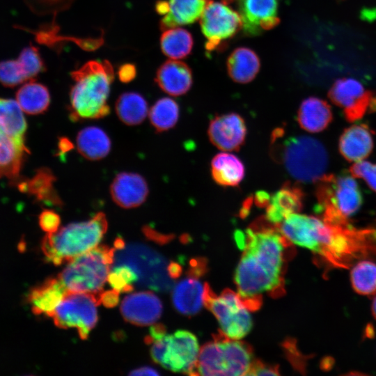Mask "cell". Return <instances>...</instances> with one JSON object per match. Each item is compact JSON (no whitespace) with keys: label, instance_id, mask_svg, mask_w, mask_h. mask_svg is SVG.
I'll return each mask as SVG.
<instances>
[{"label":"cell","instance_id":"6da1fadb","mask_svg":"<svg viewBox=\"0 0 376 376\" xmlns=\"http://www.w3.org/2000/svg\"><path fill=\"white\" fill-rule=\"evenodd\" d=\"M258 224L235 233L242 255L235 273L237 294L249 310L262 304L263 293L281 294L286 249L291 243L278 227Z\"/></svg>","mask_w":376,"mask_h":376},{"label":"cell","instance_id":"7a4b0ae2","mask_svg":"<svg viewBox=\"0 0 376 376\" xmlns=\"http://www.w3.org/2000/svg\"><path fill=\"white\" fill-rule=\"evenodd\" d=\"M277 227L291 244L311 250L331 267L347 268L354 258L366 253L361 230L348 224H333L296 212Z\"/></svg>","mask_w":376,"mask_h":376},{"label":"cell","instance_id":"3957f363","mask_svg":"<svg viewBox=\"0 0 376 376\" xmlns=\"http://www.w3.org/2000/svg\"><path fill=\"white\" fill-rule=\"evenodd\" d=\"M70 75L75 81L70 93V119H98L108 115L107 98L114 77L111 63L90 61Z\"/></svg>","mask_w":376,"mask_h":376},{"label":"cell","instance_id":"277c9868","mask_svg":"<svg viewBox=\"0 0 376 376\" xmlns=\"http://www.w3.org/2000/svg\"><path fill=\"white\" fill-rule=\"evenodd\" d=\"M105 214L98 212L86 221L72 223L42 239L41 249L48 262L55 265L68 263L98 246L107 232Z\"/></svg>","mask_w":376,"mask_h":376},{"label":"cell","instance_id":"5b68a950","mask_svg":"<svg viewBox=\"0 0 376 376\" xmlns=\"http://www.w3.org/2000/svg\"><path fill=\"white\" fill-rule=\"evenodd\" d=\"M253 361L249 345L220 332L200 349L192 375H247Z\"/></svg>","mask_w":376,"mask_h":376},{"label":"cell","instance_id":"8992f818","mask_svg":"<svg viewBox=\"0 0 376 376\" xmlns=\"http://www.w3.org/2000/svg\"><path fill=\"white\" fill-rule=\"evenodd\" d=\"M275 157L301 182H318L326 173L329 155L324 146L308 136H291L274 148Z\"/></svg>","mask_w":376,"mask_h":376},{"label":"cell","instance_id":"52a82bcc","mask_svg":"<svg viewBox=\"0 0 376 376\" xmlns=\"http://www.w3.org/2000/svg\"><path fill=\"white\" fill-rule=\"evenodd\" d=\"M315 195L322 219L338 225L348 224L363 203V195L354 178L348 174L324 175L318 182Z\"/></svg>","mask_w":376,"mask_h":376},{"label":"cell","instance_id":"ba28073f","mask_svg":"<svg viewBox=\"0 0 376 376\" xmlns=\"http://www.w3.org/2000/svg\"><path fill=\"white\" fill-rule=\"evenodd\" d=\"M115 248L100 245L68 263L58 279L68 292L99 295L113 263Z\"/></svg>","mask_w":376,"mask_h":376},{"label":"cell","instance_id":"9c48e42d","mask_svg":"<svg viewBox=\"0 0 376 376\" xmlns=\"http://www.w3.org/2000/svg\"><path fill=\"white\" fill-rule=\"evenodd\" d=\"M113 264L130 266L138 276L137 283L152 290L168 292L174 285L171 262L143 244H125L121 248H115Z\"/></svg>","mask_w":376,"mask_h":376},{"label":"cell","instance_id":"30bf717a","mask_svg":"<svg viewBox=\"0 0 376 376\" xmlns=\"http://www.w3.org/2000/svg\"><path fill=\"white\" fill-rule=\"evenodd\" d=\"M153 361L175 373L192 375L200 348L197 338L187 330L165 334L152 343Z\"/></svg>","mask_w":376,"mask_h":376},{"label":"cell","instance_id":"8fae6325","mask_svg":"<svg viewBox=\"0 0 376 376\" xmlns=\"http://www.w3.org/2000/svg\"><path fill=\"white\" fill-rule=\"evenodd\" d=\"M204 305L217 318L221 333L226 337L240 340L251 331L253 322L249 309L237 293L226 289L217 295L207 284Z\"/></svg>","mask_w":376,"mask_h":376},{"label":"cell","instance_id":"7c38bea8","mask_svg":"<svg viewBox=\"0 0 376 376\" xmlns=\"http://www.w3.org/2000/svg\"><path fill=\"white\" fill-rule=\"evenodd\" d=\"M230 1L232 0H210L199 19L207 52L224 48L226 43L242 30L240 15L237 10L230 6Z\"/></svg>","mask_w":376,"mask_h":376},{"label":"cell","instance_id":"4fadbf2b","mask_svg":"<svg viewBox=\"0 0 376 376\" xmlns=\"http://www.w3.org/2000/svg\"><path fill=\"white\" fill-rule=\"evenodd\" d=\"M99 295L68 292L54 310V324L62 329L76 328L79 337L85 340L97 322V306Z\"/></svg>","mask_w":376,"mask_h":376},{"label":"cell","instance_id":"5bb4252c","mask_svg":"<svg viewBox=\"0 0 376 376\" xmlns=\"http://www.w3.org/2000/svg\"><path fill=\"white\" fill-rule=\"evenodd\" d=\"M329 100L343 111L350 123L376 112V95L353 78L337 79L328 92Z\"/></svg>","mask_w":376,"mask_h":376},{"label":"cell","instance_id":"9a60e30c","mask_svg":"<svg viewBox=\"0 0 376 376\" xmlns=\"http://www.w3.org/2000/svg\"><path fill=\"white\" fill-rule=\"evenodd\" d=\"M242 20V30L246 36H258L280 22L279 0H236Z\"/></svg>","mask_w":376,"mask_h":376},{"label":"cell","instance_id":"2e32d148","mask_svg":"<svg viewBox=\"0 0 376 376\" xmlns=\"http://www.w3.org/2000/svg\"><path fill=\"white\" fill-rule=\"evenodd\" d=\"M246 136V123L237 113H230L217 116L210 123V141L223 151L237 150L244 143Z\"/></svg>","mask_w":376,"mask_h":376},{"label":"cell","instance_id":"e0dca14e","mask_svg":"<svg viewBox=\"0 0 376 376\" xmlns=\"http://www.w3.org/2000/svg\"><path fill=\"white\" fill-rule=\"evenodd\" d=\"M210 1L159 0L155 4V10L162 15L160 29L164 31L194 23L200 19Z\"/></svg>","mask_w":376,"mask_h":376},{"label":"cell","instance_id":"ac0fdd59","mask_svg":"<svg viewBox=\"0 0 376 376\" xmlns=\"http://www.w3.org/2000/svg\"><path fill=\"white\" fill-rule=\"evenodd\" d=\"M124 319L134 325L152 324L160 318L162 304L154 293L146 291L132 293L126 296L120 305Z\"/></svg>","mask_w":376,"mask_h":376},{"label":"cell","instance_id":"d6986e66","mask_svg":"<svg viewBox=\"0 0 376 376\" xmlns=\"http://www.w3.org/2000/svg\"><path fill=\"white\" fill-rule=\"evenodd\" d=\"M113 201L123 208H133L145 202L148 194L146 180L139 174L122 172L118 174L110 187Z\"/></svg>","mask_w":376,"mask_h":376},{"label":"cell","instance_id":"ffe728a7","mask_svg":"<svg viewBox=\"0 0 376 376\" xmlns=\"http://www.w3.org/2000/svg\"><path fill=\"white\" fill-rule=\"evenodd\" d=\"M373 131L365 123L352 125L345 129L338 140V150L350 162L368 157L374 148Z\"/></svg>","mask_w":376,"mask_h":376},{"label":"cell","instance_id":"44dd1931","mask_svg":"<svg viewBox=\"0 0 376 376\" xmlns=\"http://www.w3.org/2000/svg\"><path fill=\"white\" fill-rule=\"evenodd\" d=\"M198 276L199 274L190 272L189 276L178 282L173 290V304L181 314L195 315L205 304L207 283L201 282Z\"/></svg>","mask_w":376,"mask_h":376},{"label":"cell","instance_id":"7402d4cb","mask_svg":"<svg viewBox=\"0 0 376 376\" xmlns=\"http://www.w3.org/2000/svg\"><path fill=\"white\" fill-rule=\"evenodd\" d=\"M304 203V192L300 187L285 183L270 196L266 206L265 219L278 226L288 215L299 212Z\"/></svg>","mask_w":376,"mask_h":376},{"label":"cell","instance_id":"603a6c76","mask_svg":"<svg viewBox=\"0 0 376 376\" xmlns=\"http://www.w3.org/2000/svg\"><path fill=\"white\" fill-rule=\"evenodd\" d=\"M155 81L163 91L173 96H180L191 88L192 72L185 63L168 60L158 68Z\"/></svg>","mask_w":376,"mask_h":376},{"label":"cell","instance_id":"cb8c5ba5","mask_svg":"<svg viewBox=\"0 0 376 376\" xmlns=\"http://www.w3.org/2000/svg\"><path fill=\"white\" fill-rule=\"evenodd\" d=\"M68 291L57 278H48L31 289L27 299L36 315L52 317L54 310Z\"/></svg>","mask_w":376,"mask_h":376},{"label":"cell","instance_id":"d4e9b609","mask_svg":"<svg viewBox=\"0 0 376 376\" xmlns=\"http://www.w3.org/2000/svg\"><path fill=\"white\" fill-rule=\"evenodd\" d=\"M333 120L330 105L324 100L309 97L302 101L297 112L299 126L311 133L324 130Z\"/></svg>","mask_w":376,"mask_h":376},{"label":"cell","instance_id":"484cf974","mask_svg":"<svg viewBox=\"0 0 376 376\" xmlns=\"http://www.w3.org/2000/svg\"><path fill=\"white\" fill-rule=\"evenodd\" d=\"M226 67L232 80L240 84H247L258 73L260 61L253 50L241 47L235 49L229 55Z\"/></svg>","mask_w":376,"mask_h":376},{"label":"cell","instance_id":"4316f807","mask_svg":"<svg viewBox=\"0 0 376 376\" xmlns=\"http://www.w3.org/2000/svg\"><path fill=\"white\" fill-rule=\"evenodd\" d=\"M26 153L24 139L13 138L0 131V178H16Z\"/></svg>","mask_w":376,"mask_h":376},{"label":"cell","instance_id":"83f0119b","mask_svg":"<svg viewBox=\"0 0 376 376\" xmlns=\"http://www.w3.org/2000/svg\"><path fill=\"white\" fill-rule=\"evenodd\" d=\"M245 169L242 162L235 155L221 152L211 162V175L218 185L235 187L243 180Z\"/></svg>","mask_w":376,"mask_h":376},{"label":"cell","instance_id":"f1b7e54d","mask_svg":"<svg viewBox=\"0 0 376 376\" xmlns=\"http://www.w3.org/2000/svg\"><path fill=\"white\" fill-rule=\"evenodd\" d=\"M56 178L52 172L42 168L37 170L34 176L27 181L22 182L19 189L29 193L36 201L47 205L61 206L63 202L54 187Z\"/></svg>","mask_w":376,"mask_h":376},{"label":"cell","instance_id":"f546056e","mask_svg":"<svg viewBox=\"0 0 376 376\" xmlns=\"http://www.w3.org/2000/svg\"><path fill=\"white\" fill-rule=\"evenodd\" d=\"M77 148L86 159L98 160L106 157L111 150V141L102 129L85 127L77 136Z\"/></svg>","mask_w":376,"mask_h":376},{"label":"cell","instance_id":"4dcf8cb0","mask_svg":"<svg viewBox=\"0 0 376 376\" xmlns=\"http://www.w3.org/2000/svg\"><path fill=\"white\" fill-rule=\"evenodd\" d=\"M16 99L22 111L31 115L45 112L50 103L47 87L33 81L26 83L17 91Z\"/></svg>","mask_w":376,"mask_h":376},{"label":"cell","instance_id":"1f68e13d","mask_svg":"<svg viewBox=\"0 0 376 376\" xmlns=\"http://www.w3.org/2000/svg\"><path fill=\"white\" fill-rule=\"evenodd\" d=\"M116 111L119 119L127 125H136L146 118L148 108L144 97L137 93L121 94L116 102Z\"/></svg>","mask_w":376,"mask_h":376},{"label":"cell","instance_id":"d6a6232c","mask_svg":"<svg viewBox=\"0 0 376 376\" xmlns=\"http://www.w3.org/2000/svg\"><path fill=\"white\" fill-rule=\"evenodd\" d=\"M26 122L18 102L0 98V131L15 139H24Z\"/></svg>","mask_w":376,"mask_h":376},{"label":"cell","instance_id":"836d02e7","mask_svg":"<svg viewBox=\"0 0 376 376\" xmlns=\"http://www.w3.org/2000/svg\"><path fill=\"white\" fill-rule=\"evenodd\" d=\"M193 45L191 34L180 27L164 30L160 38L162 52L173 59L187 57L191 53Z\"/></svg>","mask_w":376,"mask_h":376},{"label":"cell","instance_id":"e575fe53","mask_svg":"<svg viewBox=\"0 0 376 376\" xmlns=\"http://www.w3.org/2000/svg\"><path fill=\"white\" fill-rule=\"evenodd\" d=\"M180 114L177 102L169 97H163L157 100L149 112L150 123L158 132L169 130L175 126Z\"/></svg>","mask_w":376,"mask_h":376},{"label":"cell","instance_id":"d590c367","mask_svg":"<svg viewBox=\"0 0 376 376\" xmlns=\"http://www.w3.org/2000/svg\"><path fill=\"white\" fill-rule=\"evenodd\" d=\"M350 281L358 294L370 295L376 292V263L361 260L356 263L350 272Z\"/></svg>","mask_w":376,"mask_h":376},{"label":"cell","instance_id":"8d00e7d4","mask_svg":"<svg viewBox=\"0 0 376 376\" xmlns=\"http://www.w3.org/2000/svg\"><path fill=\"white\" fill-rule=\"evenodd\" d=\"M138 276L128 265H115L110 271L107 281L113 289L120 292H130L134 288V283L138 282Z\"/></svg>","mask_w":376,"mask_h":376},{"label":"cell","instance_id":"74e56055","mask_svg":"<svg viewBox=\"0 0 376 376\" xmlns=\"http://www.w3.org/2000/svg\"><path fill=\"white\" fill-rule=\"evenodd\" d=\"M27 80H31L45 70V64L38 49L30 45L24 48L17 59Z\"/></svg>","mask_w":376,"mask_h":376},{"label":"cell","instance_id":"f35d334b","mask_svg":"<svg viewBox=\"0 0 376 376\" xmlns=\"http://www.w3.org/2000/svg\"><path fill=\"white\" fill-rule=\"evenodd\" d=\"M27 81L24 72L17 60L0 62V82L5 86H16Z\"/></svg>","mask_w":376,"mask_h":376},{"label":"cell","instance_id":"ab89813d","mask_svg":"<svg viewBox=\"0 0 376 376\" xmlns=\"http://www.w3.org/2000/svg\"><path fill=\"white\" fill-rule=\"evenodd\" d=\"M354 178L363 179L367 185L376 193V164L368 161L355 162L350 169Z\"/></svg>","mask_w":376,"mask_h":376},{"label":"cell","instance_id":"60d3db41","mask_svg":"<svg viewBox=\"0 0 376 376\" xmlns=\"http://www.w3.org/2000/svg\"><path fill=\"white\" fill-rule=\"evenodd\" d=\"M39 226L47 233L56 232L61 224L59 215L52 210H44L39 215Z\"/></svg>","mask_w":376,"mask_h":376},{"label":"cell","instance_id":"b9f144b4","mask_svg":"<svg viewBox=\"0 0 376 376\" xmlns=\"http://www.w3.org/2000/svg\"><path fill=\"white\" fill-rule=\"evenodd\" d=\"M279 369L276 366L264 363L260 361H253L247 375H279Z\"/></svg>","mask_w":376,"mask_h":376},{"label":"cell","instance_id":"7bdbcfd3","mask_svg":"<svg viewBox=\"0 0 376 376\" xmlns=\"http://www.w3.org/2000/svg\"><path fill=\"white\" fill-rule=\"evenodd\" d=\"M35 1L37 3L42 2L36 7L38 8L41 6L44 10H60L68 7L73 0H30V2Z\"/></svg>","mask_w":376,"mask_h":376},{"label":"cell","instance_id":"ee69618b","mask_svg":"<svg viewBox=\"0 0 376 376\" xmlns=\"http://www.w3.org/2000/svg\"><path fill=\"white\" fill-rule=\"evenodd\" d=\"M119 295L120 292L114 289L102 291L99 294L100 304L102 303L107 308H113L119 303Z\"/></svg>","mask_w":376,"mask_h":376},{"label":"cell","instance_id":"f6af8a7d","mask_svg":"<svg viewBox=\"0 0 376 376\" xmlns=\"http://www.w3.org/2000/svg\"><path fill=\"white\" fill-rule=\"evenodd\" d=\"M118 75L120 80L122 82H130L136 77V67L130 63L123 64L119 68Z\"/></svg>","mask_w":376,"mask_h":376},{"label":"cell","instance_id":"bcb514c9","mask_svg":"<svg viewBox=\"0 0 376 376\" xmlns=\"http://www.w3.org/2000/svg\"><path fill=\"white\" fill-rule=\"evenodd\" d=\"M166 329L162 324H156L150 329V335L146 338V343L151 344L155 340L165 335Z\"/></svg>","mask_w":376,"mask_h":376},{"label":"cell","instance_id":"7dc6e473","mask_svg":"<svg viewBox=\"0 0 376 376\" xmlns=\"http://www.w3.org/2000/svg\"><path fill=\"white\" fill-rule=\"evenodd\" d=\"M143 232L149 239L159 242H165L171 239V236L162 235L148 226L143 228Z\"/></svg>","mask_w":376,"mask_h":376},{"label":"cell","instance_id":"c3c4849f","mask_svg":"<svg viewBox=\"0 0 376 376\" xmlns=\"http://www.w3.org/2000/svg\"><path fill=\"white\" fill-rule=\"evenodd\" d=\"M131 375H158L159 373L154 368L144 366L136 368L130 373Z\"/></svg>","mask_w":376,"mask_h":376},{"label":"cell","instance_id":"681fc988","mask_svg":"<svg viewBox=\"0 0 376 376\" xmlns=\"http://www.w3.org/2000/svg\"><path fill=\"white\" fill-rule=\"evenodd\" d=\"M59 150L62 152L70 150L72 148V145L66 138H61L58 143Z\"/></svg>","mask_w":376,"mask_h":376},{"label":"cell","instance_id":"f907efd6","mask_svg":"<svg viewBox=\"0 0 376 376\" xmlns=\"http://www.w3.org/2000/svg\"><path fill=\"white\" fill-rule=\"evenodd\" d=\"M371 311H372L373 317L376 320V295L372 301Z\"/></svg>","mask_w":376,"mask_h":376}]
</instances>
